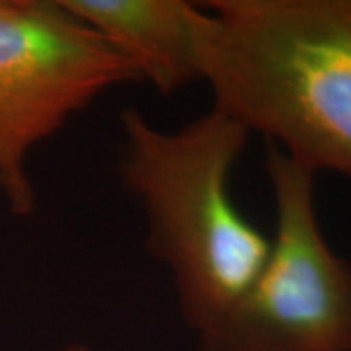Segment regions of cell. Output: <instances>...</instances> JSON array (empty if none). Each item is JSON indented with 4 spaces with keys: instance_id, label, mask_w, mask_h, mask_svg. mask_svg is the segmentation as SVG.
Masks as SVG:
<instances>
[{
    "instance_id": "1",
    "label": "cell",
    "mask_w": 351,
    "mask_h": 351,
    "mask_svg": "<svg viewBox=\"0 0 351 351\" xmlns=\"http://www.w3.org/2000/svg\"><path fill=\"white\" fill-rule=\"evenodd\" d=\"M213 106L314 174L351 178V0L199 4Z\"/></svg>"
},
{
    "instance_id": "2",
    "label": "cell",
    "mask_w": 351,
    "mask_h": 351,
    "mask_svg": "<svg viewBox=\"0 0 351 351\" xmlns=\"http://www.w3.org/2000/svg\"><path fill=\"white\" fill-rule=\"evenodd\" d=\"M119 176L147 217V246L166 265L195 336L228 313L262 271L271 240L240 213L230 174L250 131L211 106L166 131L137 110L119 115Z\"/></svg>"
},
{
    "instance_id": "3",
    "label": "cell",
    "mask_w": 351,
    "mask_h": 351,
    "mask_svg": "<svg viewBox=\"0 0 351 351\" xmlns=\"http://www.w3.org/2000/svg\"><path fill=\"white\" fill-rule=\"evenodd\" d=\"M276 234L262 271L199 351H351V263L334 252L316 213V174L265 143Z\"/></svg>"
},
{
    "instance_id": "4",
    "label": "cell",
    "mask_w": 351,
    "mask_h": 351,
    "mask_svg": "<svg viewBox=\"0 0 351 351\" xmlns=\"http://www.w3.org/2000/svg\"><path fill=\"white\" fill-rule=\"evenodd\" d=\"M141 82L135 64L61 0H0V195L34 213L27 158L108 90Z\"/></svg>"
},
{
    "instance_id": "5",
    "label": "cell",
    "mask_w": 351,
    "mask_h": 351,
    "mask_svg": "<svg viewBox=\"0 0 351 351\" xmlns=\"http://www.w3.org/2000/svg\"><path fill=\"white\" fill-rule=\"evenodd\" d=\"M110 47L135 64L141 80L174 94L201 80L199 4L184 0H61Z\"/></svg>"
},
{
    "instance_id": "6",
    "label": "cell",
    "mask_w": 351,
    "mask_h": 351,
    "mask_svg": "<svg viewBox=\"0 0 351 351\" xmlns=\"http://www.w3.org/2000/svg\"><path fill=\"white\" fill-rule=\"evenodd\" d=\"M59 351H90L86 346H82V343H69V346H64L63 350Z\"/></svg>"
}]
</instances>
